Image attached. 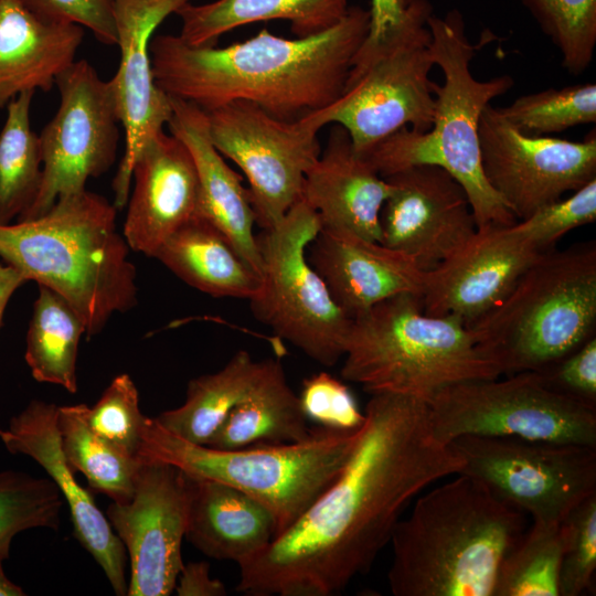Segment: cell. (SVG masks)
I'll use <instances>...</instances> for the list:
<instances>
[{
  "label": "cell",
  "instance_id": "obj_1",
  "mask_svg": "<svg viewBox=\"0 0 596 596\" xmlns=\"http://www.w3.org/2000/svg\"><path fill=\"white\" fill-rule=\"evenodd\" d=\"M356 446L338 477L285 532L238 565L253 596H330L365 574L406 507L464 461L433 435L425 400L371 394Z\"/></svg>",
  "mask_w": 596,
  "mask_h": 596
},
{
  "label": "cell",
  "instance_id": "obj_2",
  "mask_svg": "<svg viewBox=\"0 0 596 596\" xmlns=\"http://www.w3.org/2000/svg\"><path fill=\"white\" fill-rule=\"evenodd\" d=\"M370 30V11L349 8L332 28L286 39L260 30L224 47L195 46L159 34L149 44L156 85L204 111L247 100L283 120H298L341 94L351 61Z\"/></svg>",
  "mask_w": 596,
  "mask_h": 596
},
{
  "label": "cell",
  "instance_id": "obj_3",
  "mask_svg": "<svg viewBox=\"0 0 596 596\" xmlns=\"http://www.w3.org/2000/svg\"><path fill=\"white\" fill-rule=\"evenodd\" d=\"M417 496L394 528L387 583L394 596H493L525 514L476 478L456 473Z\"/></svg>",
  "mask_w": 596,
  "mask_h": 596
},
{
  "label": "cell",
  "instance_id": "obj_4",
  "mask_svg": "<svg viewBox=\"0 0 596 596\" xmlns=\"http://www.w3.org/2000/svg\"><path fill=\"white\" fill-rule=\"evenodd\" d=\"M117 209L84 190L58 199L43 215L0 225V258L62 296L79 315L86 336L114 313L137 305L136 267L116 228Z\"/></svg>",
  "mask_w": 596,
  "mask_h": 596
},
{
  "label": "cell",
  "instance_id": "obj_5",
  "mask_svg": "<svg viewBox=\"0 0 596 596\" xmlns=\"http://www.w3.org/2000/svg\"><path fill=\"white\" fill-rule=\"evenodd\" d=\"M427 24L433 58L444 74V84L435 87L432 128L398 129L361 156L382 178L414 166L440 167L465 189L477 228L488 224L512 225L518 219L482 172L479 120L492 99L513 87V78L500 75L479 81L472 75L470 63L477 46L465 34L460 12L454 10L444 18L432 14Z\"/></svg>",
  "mask_w": 596,
  "mask_h": 596
},
{
  "label": "cell",
  "instance_id": "obj_6",
  "mask_svg": "<svg viewBox=\"0 0 596 596\" xmlns=\"http://www.w3.org/2000/svg\"><path fill=\"white\" fill-rule=\"evenodd\" d=\"M341 377L371 394L426 402L440 390L501 376L458 318L424 312L421 297L401 294L352 318Z\"/></svg>",
  "mask_w": 596,
  "mask_h": 596
},
{
  "label": "cell",
  "instance_id": "obj_7",
  "mask_svg": "<svg viewBox=\"0 0 596 596\" xmlns=\"http://www.w3.org/2000/svg\"><path fill=\"white\" fill-rule=\"evenodd\" d=\"M594 242L541 253L507 297L472 323L476 342L501 375L540 372L594 337Z\"/></svg>",
  "mask_w": 596,
  "mask_h": 596
},
{
  "label": "cell",
  "instance_id": "obj_8",
  "mask_svg": "<svg viewBox=\"0 0 596 596\" xmlns=\"http://www.w3.org/2000/svg\"><path fill=\"white\" fill-rule=\"evenodd\" d=\"M362 426H318L300 441L222 450L189 443L146 417L139 457L168 462L191 477L221 481L245 492L270 511L278 536L338 477Z\"/></svg>",
  "mask_w": 596,
  "mask_h": 596
},
{
  "label": "cell",
  "instance_id": "obj_9",
  "mask_svg": "<svg viewBox=\"0 0 596 596\" xmlns=\"http://www.w3.org/2000/svg\"><path fill=\"white\" fill-rule=\"evenodd\" d=\"M427 0H406L401 19L382 35H366L352 57L339 97L329 106L302 117L319 130L342 126L354 150L362 155L398 129L432 128L436 84Z\"/></svg>",
  "mask_w": 596,
  "mask_h": 596
},
{
  "label": "cell",
  "instance_id": "obj_10",
  "mask_svg": "<svg viewBox=\"0 0 596 596\" xmlns=\"http://www.w3.org/2000/svg\"><path fill=\"white\" fill-rule=\"evenodd\" d=\"M320 228L318 214L301 199L274 227L263 230L257 236L260 285L249 306L279 338L319 364L332 366L343 356L352 319L307 257Z\"/></svg>",
  "mask_w": 596,
  "mask_h": 596
},
{
  "label": "cell",
  "instance_id": "obj_11",
  "mask_svg": "<svg viewBox=\"0 0 596 596\" xmlns=\"http://www.w3.org/2000/svg\"><path fill=\"white\" fill-rule=\"evenodd\" d=\"M433 435L513 437L596 447V408L553 390L539 372L447 386L427 401Z\"/></svg>",
  "mask_w": 596,
  "mask_h": 596
},
{
  "label": "cell",
  "instance_id": "obj_12",
  "mask_svg": "<svg viewBox=\"0 0 596 596\" xmlns=\"http://www.w3.org/2000/svg\"><path fill=\"white\" fill-rule=\"evenodd\" d=\"M448 445L464 461L461 473L533 521L561 523L596 494V447L486 436H460Z\"/></svg>",
  "mask_w": 596,
  "mask_h": 596
},
{
  "label": "cell",
  "instance_id": "obj_13",
  "mask_svg": "<svg viewBox=\"0 0 596 596\" xmlns=\"http://www.w3.org/2000/svg\"><path fill=\"white\" fill-rule=\"evenodd\" d=\"M217 151L244 172L255 222L274 227L302 196L305 177L321 153L319 129L283 120L247 100L205 111Z\"/></svg>",
  "mask_w": 596,
  "mask_h": 596
},
{
  "label": "cell",
  "instance_id": "obj_14",
  "mask_svg": "<svg viewBox=\"0 0 596 596\" xmlns=\"http://www.w3.org/2000/svg\"><path fill=\"white\" fill-rule=\"evenodd\" d=\"M60 106L39 135L42 182L32 206L17 221L45 214L64 196L82 192L89 178L114 164L120 118L109 81L85 58L56 77Z\"/></svg>",
  "mask_w": 596,
  "mask_h": 596
},
{
  "label": "cell",
  "instance_id": "obj_15",
  "mask_svg": "<svg viewBox=\"0 0 596 596\" xmlns=\"http://www.w3.org/2000/svg\"><path fill=\"white\" fill-rule=\"evenodd\" d=\"M480 160L489 185L518 221L596 179V135L583 141L529 136L490 104L479 120Z\"/></svg>",
  "mask_w": 596,
  "mask_h": 596
},
{
  "label": "cell",
  "instance_id": "obj_16",
  "mask_svg": "<svg viewBox=\"0 0 596 596\" xmlns=\"http://www.w3.org/2000/svg\"><path fill=\"white\" fill-rule=\"evenodd\" d=\"M189 510L188 476L178 467L146 460L129 501L111 502L106 517L128 551L129 596H167L183 567L181 546Z\"/></svg>",
  "mask_w": 596,
  "mask_h": 596
},
{
  "label": "cell",
  "instance_id": "obj_17",
  "mask_svg": "<svg viewBox=\"0 0 596 596\" xmlns=\"http://www.w3.org/2000/svg\"><path fill=\"white\" fill-rule=\"evenodd\" d=\"M384 179L391 184L380 215V243L429 272L477 231L468 195L445 169L422 164Z\"/></svg>",
  "mask_w": 596,
  "mask_h": 596
},
{
  "label": "cell",
  "instance_id": "obj_18",
  "mask_svg": "<svg viewBox=\"0 0 596 596\" xmlns=\"http://www.w3.org/2000/svg\"><path fill=\"white\" fill-rule=\"evenodd\" d=\"M192 0H115L118 68L111 79L125 152L113 181L114 205L121 210L128 201L132 167L141 147L168 124L170 97L155 83L149 44L163 20Z\"/></svg>",
  "mask_w": 596,
  "mask_h": 596
},
{
  "label": "cell",
  "instance_id": "obj_19",
  "mask_svg": "<svg viewBox=\"0 0 596 596\" xmlns=\"http://www.w3.org/2000/svg\"><path fill=\"white\" fill-rule=\"evenodd\" d=\"M512 225L478 227L451 255L425 272L424 312L458 318L469 328L498 306L541 254Z\"/></svg>",
  "mask_w": 596,
  "mask_h": 596
},
{
  "label": "cell",
  "instance_id": "obj_20",
  "mask_svg": "<svg viewBox=\"0 0 596 596\" xmlns=\"http://www.w3.org/2000/svg\"><path fill=\"white\" fill-rule=\"evenodd\" d=\"M57 407L31 401L11 417L6 429H0V439L9 453L29 456L43 467L68 504L75 538L103 568L116 595H127L126 549L65 460L56 425Z\"/></svg>",
  "mask_w": 596,
  "mask_h": 596
},
{
  "label": "cell",
  "instance_id": "obj_21",
  "mask_svg": "<svg viewBox=\"0 0 596 596\" xmlns=\"http://www.w3.org/2000/svg\"><path fill=\"white\" fill-rule=\"evenodd\" d=\"M123 235L135 252L153 257L161 243L198 215L199 179L187 146L163 130L136 156Z\"/></svg>",
  "mask_w": 596,
  "mask_h": 596
},
{
  "label": "cell",
  "instance_id": "obj_22",
  "mask_svg": "<svg viewBox=\"0 0 596 596\" xmlns=\"http://www.w3.org/2000/svg\"><path fill=\"white\" fill-rule=\"evenodd\" d=\"M309 249L310 264L351 319L390 297L422 295L425 272L411 256L379 242L321 227Z\"/></svg>",
  "mask_w": 596,
  "mask_h": 596
},
{
  "label": "cell",
  "instance_id": "obj_23",
  "mask_svg": "<svg viewBox=\"0 0 596 596\" xmlns=\"http://www.w3.org/2000/svg\"><path fill=\"white\" fill-rule=\"evenodd\" d=\"M391 184L359 155L348 131L333 124L327 146L305 177L301 199L321 227L381 241L380 215Z\"/></svg>",
  "mask_w": 596,
  "mask_h": 596
},
{
  "label": "cell",
  "instance_id": "obj_24",
  "mask_svg": "<svg viewBox=\"0 0 596 596\" xmlns=\"http://www.w3.org/2000/svg\"><path fill=\"white\" fill-rule=\"evenodd\" d=\"M170 100L172 113L167 126L189 149L198 173V215L217 227L260 277L263 259L253 231L256 222L247 189L214 147L206 113L190 102Z\"/></svg>",
  "mask_w": 596,
  "mask_h": 596
},
{
  "label": "cell",
  "instance_id": "obj_25",
  "mask_svg": "<svg viewBox=\"0 0 596 596\" xmlns=\"http://www.w3.org/2000/svg\"><path fill=\"white\" fill-rule=\"evenodd\" d=\"M84 28L39 14L22 0H0V109L19 94L49 92L76 60Z\"/></svg>",
  "mask_w": 596,
  "mask_h": 596
},
{
  "label": "cell",
  "instance_id": "obj_26",
  "mask_svg": "<svg viewBox=\"0 0 596 596\" xmlns=\"http://www.w3.org/2000/svg\"><path fill=\"white\" fill-rule=\"evenodd\" d=\"M187 476L185 538L203 554L240 565L277 536L276 521L260 502L224 482Z\"/></svg>",
  "mask_w": 596,
  "mask_h": 596
},
{
  "label": "cell",
  "instance_id": "obj_27",
  "mask_svg": "<svg viewBox=\"0 0 596 596\" xmlns=\"http://www.w3.org/2000/svg\"><path fill=\"white\" fill-rule=\"evenodd\" d=\"M153 257L188 285L213 297L249 300L260 285L259 275L230 240L200 215L169 235Z\"/></svg>",
  "mask_w": 596,
  "mask_h": 596
},
{
  "label": "cell",
  "instance_id": "obj_28",
  "mask_svg": "<svg viewBox=\"0 0 596 596\" xmlns=\"http://www.w3.org/2000/svg\"><path fill=\"white\" fill-rule=\"evenodd\" d=\"M347 0H216L204 4L192 1L175 14L181 20L180 38L190 45H216L233 29L268 20L290 22L292 33L305 38L321 33L347 14Z\"/></svg>",
  "mask_w": 596,
  "mask_h": 596
},
{
  "label": "cell",
  "instance_id": "obj_29",
  "mask_svg": "<svg viewBox=\"0 0 596 596\" xmlns=\"http://www.w3.org/2000/svg\"><path fill=\"white\" fill-rule=\"evenodd\" d=\"M299 396L289 386L279 360H264L251 393L230 413L206 446L232 450L255 445L289 444L310 434Z\"/></svg>",
  "mask_w": 596,
  "mask_h": 596
},
{
  "label": "cell",
  "instance_id": "obj_30",
  "mask_svg": "<svg viewBox=\"0 0 596 596\" xmlns=\"http://www.w3.org/2000/svg\"><path fill=\"white\" fill-rule=\"evenodd\" d=\"M264 368L241 350L217 372L192 379L184 403L155 417L169 433L206 446L233 408L253 390Z\"/></svg>",
  "mask_w": 596,
  "mask_h": 596
},
{
  "label": "cell",
  "instance_id": "obj_31",
  "mask_svg": "<svg viewBox=\"0 0 596 596\" xmlns=\"http://www.w3.org/2000/svg\"><path fill=\"white\" fill-rule=\"evenodd\" d=\"M86 327L75 309L58 294L39 286L26 333L25 361L38 382L77 392L76 362Z\"/></svg>",
  "mask_w": 596,
  "mask_h": 596
},
{
  "label": "cell",
  "instance_id": "obj_32",
  "mask_svg": "<svg viewBox=\"0 0 596 596\" xmlns=\"http://www.w3.org/2000/svg\"><path fill=\"white\" fill-rule=\"evenodd\" d=\"M86 404L58 406L56 425L61 448L71 469L82 472L92 489L113 502L130 500L140 457L131 456L95 434L85 418Z\"/></svg>",
  "mask_w": 596,
  "mask_h": 596
},
{
  "label": "cell",
  "instance_id": "obj_33",
  "mask_svg": "<svg viewBox=\"0 0 596 596\" xmlns=\"http://www.w3.org/2000/svg\"><path fill=\"white\" fill-rule=\"evenodd\" d=\"M34 94L23 92L9 102L0 130V225L20 219L41 187L42 151L30 118Z\"/></svg>",
  "mask_w": 596,
  "mask_h": 596
},
{
  "label": "cell",
  "instance_id": "obj_34",
  "mask_svg": "<svg viewBox=\"0 0 596 596\" xmlns=\"http://www.w3.org/2000/svg\"><path fill=\"white\" fill-rule=\"evenodd\" d=\"M560 523L533 521L504 556L493 596H560Z\"/></svg>",
  "mask_w": 596,
  "mask_h": 596
},
{
  "label": "cell",
  "instance_id": "obj_35",
  "mask_svg": "<svg viewBox=\"0 0 596 596\" xmlns=\"http://www.w3.org/2000/svg\"><path fill=\"white\" fill-rule=\"evenodd\" d=\"M498 110L524 135L561 132L596 121V85L582 83L522 95Z\"/></svg>",
  "mask_w": 596,
  "mask_h": 596
},
{
  "label": "cell",
  "instance_id": "obj_36",
  "mask_svg": "<svg viewBox=\"0 0 596 596\" xmlns=\"http://www.w3.org/2000/svg\"><path fill=\"white\" fill-rule=\"evenodd\" d=\"M63 497L50 478L0 471V557H9L13 538L34 528L58 529Z\"/></svg>",
  "mask_w": 596,
  "mask_h": 596
},
{
  "label": "cell",
  "instance_id": "obj_37",
  "mask_svg": "<svg viewBox=\"0 0 596 596\" xmlns=\"http://www.w3.org/2000/svg\"><path fill=\"white\" fill-rule=\"evenodd\" d=\"M573 75L587 70L596 45V0H522Z\"/></svg>",
  "mask_w": 596,
  "mask_h": 596
},
{
  "label": "cell",
  "instance_id": "obj_38",
  "mask_svg": "<svg viewBox=\"0 0 596 596\" xmlns=\"http://www.w3.org/2000/svg\"><path fill=\"white\" fill-rule=\"evenodd\" d=\"M562 555L558 595L590 592L596 570V494L576 505L560 523Z\"/></svg>",
  "mask_w": 596,
  "mask_h": 596
},
{
  "label": "cell",
  "instance_id": "obj_39",
  "mask_svg": "<svg viewBox=\"0 0 596 596\" xmlns=\"http://www.w3.org/2000/svg\"><path fill=\"white\" fill-rule=\"evenodd\" d=\"M85 418L95 434L139 457L146 416L139 408L138 390L128 374L116 376L93 407L86 405Z\"/></svg>",
  "mask_w": 596,
  "mask_h": 596
},
{
  "label": "cell",
  "instance_id": "obj_40",
  "mask_svg": "<svg viewBox=\"0 0 596 596\" xmlns=\"http://www.w3.org/2000/svg\"><path fill=\"white\" fill-rule=\"evenodd\" d=\"M596 220V179L574 193L547 203L512 225L540 253L553 248L567 232Z\"/></svg>",
  "mask_w": 596,
  "mask_h": 596
},
{
  "label": "cell",
  "instance_id": "obj_41",
  "mask_svg": "<svg viewBox=\"0 0 596 596\" xmlns=\"http://www.w3.org/2000/svg\"><path fill=\"white\" fill-rule=\"evenodd\" d=\"M298 396L307 419L319 426L356 429L364 424V412L360 411L350 389L327 372L305 379Z\"/></svg>",
  "mask_w": 596,
  "mask_h": 596
},
{
  "label": "cell",
  "instance_id": "obj_42",
  "mask_svg": "<svg viewBox=\"0 0 596 596\" xmlns=\"http://www.w3.org/2000/svg\"><path fill=\"white\" fill-rule=\"evenodd\" d=\"M50 19L75 23L89 30L106 45L117 44L115 0H22Z\"/></svg>",
  "mask_w": 596,
  "mask_h": 596
},
{
  "label": "cell",
  "instance_id": "obj_43",
  "mask_svg": "<svg viewBox=\"0 0 596 596\" xmlns=\"http://www.w3.org/2000/svg\"><path fill=\"white\" fill-rule=\"evenodd\" d=\"M558 393L596 408V339L539 372Z\"/></svg>",
  "mask_w": 596,
  "mask_h": 596
},
{
  "label": "cell",
  "instance_id": "obj_44",
  "mask_svg": "<svg viewBox=\"0 0 596 596\" xmlns=\"http://www.w3.org/2000/svg\"><path fill=\"white\" fill-rule=\"evenodd\" d=\"M174 592L179 596H225V585L210 574L206 562H191L183 564L178 576Z\"/></svg>",
  "mask_w": 596,
  "mask_h": 596
},
{
  "label": "cell",
  "instance_id": "obj_45",
  "mask_svg": "<svg viewBox=\"0 0 596 596\" xmlns=\"http://www.w3.org/2000/svg\"><path fill=\"white\" fill-rule=\"evenodd\" d=\"M406 0H371L368 36L379 38L402 17Z\"/></svg>",
  "mask_w": 596,
  "mask_h": 596
},
{
  "label": "cell",
  "instance_id": "obj_46",
  "mask_svg": "<svg viewBox=\"0 0 596 596\" xmlns=\"http://www.w3.org/2000/svg\"><path fill=\"white\" fill-rule=\"evenodd\" d=\"M25 283V278L18 269L0 262V327L9 300L15 290Z\"/></svg>",
  "mask_w": 596,
  "mask_h": 596
},
{
  "label": "cell",
  "instance_id": "obj_47",
  "mask_svg": "<svg viewBox=\"0 0 596 596\" xmlns=\"http://www.w3.org/2000/svg\"><path fill=\"white\" fill-rule=\"evenodd\" d=\"M4 560L0 557V596H23L24 590L10 581L3 570Z\"/></svg>",
  "mask_w": 596,
  "mask_h": 596
}]
</instances>
